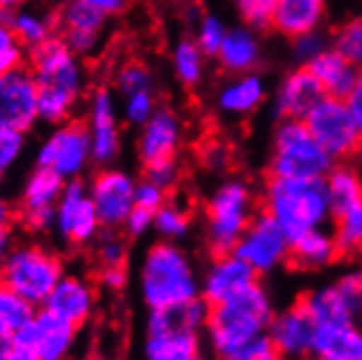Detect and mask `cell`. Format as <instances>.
<instances>
[{
    "label": "cell",
    "instance_id": "cell-1",
    "mask_svg": "<svg viewBox=\"0 0 362 360\" xmlns=\"http://www.w3.org/2000/svg\"><path fill=\"white\" fill-rule=\"evenodd\" d=\"M29 70L37 83L40 118L53 124L70 120L86 90V74L79 55L70 50L59 35H53L31 48Z\"/></svg>",
    "mask_w": 362,
    "mask_h": 360
},
{
    "label": "cell",
    "instance_id": "cell-2",
    "mask_svg": "<svg viewBox=\"0 0 362 360\" xmlns=\"http://www.w3.org/2000/svg\"><path fill=\"white\" fill-rule=\"evenodd\" d=\"M138 286L148 310H160L201 297V275L179 243L160 240L142 255Z\"/></svg>",
    "mask_w": 362,
    "mask_h": 360
},
{
    "label": "cell",
    "instance_id": "cell-3",
    "mask_svg": "<svg viewBox=\"0 0 362 360\" xmlns=\"http://www.w3.org/2000/svg\"><path fill=\"white\" fill-rule=\"evenodd\" d=\"M275 317V303L271 293L255 281L247 291L227 301L210 306L205 323V341L216 358L234 352L267 334Z\"/></svg>",
    "mask_w": 362,
    "mask_h": 360
},
{
    "label": "cell",
    "instance_id": "cell-4",
    "mask_svg": "<svg viewBox=\"0 0 362 360\" xmlns=\"http://www.w3.org/2000/svg\"><path fill=\"white\" fill-rule=\"evenodd\" d=\"M210 303L197 297L188 303L148 310L142 356L144 360L201 358V332L208 323Z\"/></svg>",
    "mask_w": 362,
    "mask_h": 360
},
{
    "label": "cell",
    "instance_id": "cell-5",
    "mask_svg": "<svg viewBox=\"0 0 362 360\" xmlns=\"http://www.w3.org/2000/svg\"><path fill=\"white\" fill-rule=\"evenodd\" d=\"M262 205L291 240L308 229L325 227L332 219L325 177H271Z\"/></svg>",
    "mask_w": 362,
    "mask_h": 360
},
{
    "label": "cell",
    "instance_id": "cell-6",
    "mask_svg": "<svg viewBox=\"0 0 362 360\" xmlns=\"http://www.w3.org/2000/svg\"><path fill=\"white\" fill-rule=\"evenodd\" d=\"M255 214V194L245 179L221 182L205 203V243L212 255L234 251Z\"/></svg>",
    "mask_w": 362,
    "mask_h": 360
},
{
    "label": "cell",
    "instance_id": "cell-7",
    "mask_svg": "<svg viewBox=\"0 0 362 360\" xmlns=\"http://www.w3.org/2000/svg\"><path fill=\"white\" fill-rule=\"evenodd\" d=\"M64 273V262L55 251L35 243H22L11 247L0 271V281L22 299L40 308Z\"/></svg>",
    "mask_w": 362,
    "mask_h": 360
},
{
    "label": "cell",
    "instance_id": "cell-8",
    "mask_svg": "<svg viewBox=\"0 0 362 360\" xmlns=\"http://www.w3.org/2000/svg\"><path fill=\"white\" fill-rule=\"evenodd\" d=\"M334 158L310 134L303 120L277 122L271 142V177H325Z\"/></svg>",
    "mask_w": 362,
    "mask_h": 360
},
{
    "label": "cell",
    "instance_id": "cell-9",
    "mask_svg": "<svg viewBox=\"0 0 362 360\" xmlns=\"http://www.w3.org/2000/svg\"><path fill=\"white\" fill-rule=\"evenodd\" d=\"M299 303L317 325H362V271L343 273L332 284L305 293Z\"/></svg>",
    "mask_w": 362,
    "mask_h": 360
},
{
    "label": "cell",
    "instance_id": "cell-10",
    "mask_svg": "<svg viewBox=\"0 0 362 360\" xmlns=\"http://www.w3.org/2000/svg\"><path fill=\"white\" fill-rule=\"evenodd\" d=\"M317 142L336 160H347L360 151L362 140L347 98L323 96L303 118Z\"/></svg>",
    "mask_w": 362,
    "mask_h": 360
},
{
    "label": "cell",
    "instance_id": "cell-11",
    "mask_svg": "<svg viewBox=\"0 0 362 360\" xmlns=\"http://www.w3.org/2000/svg\"><path fill=\"white\" fill-rule=\"evenodd\" d=\"M234 253L257 275H269L291 260V236L271 214L262 210L251 219L234 247Z\"/></svg>",
    "mask_w": 362,
    "mask_h": 360
},
{
    "label": "cell",
    "instance_id": "cell-12",
    "mask_svg": "<svg viewBox=\"0 0 362 360\" xmlns=\"http://www.w3.org/2000/svg\"><path fill=\"white\" fill-rule=\"evenodd\" d=\"M88 162H92V149L88 127L81 120L59 122L37 151V166L55 170L66 182L79 177Z\"/></svg>",
    "mask_w": 362,
    "mask_h": 360
},
{
    "label": "cell",
    "instance_id": "cell-13",
    "mask_svg": "<svg viewBox=\"0 0 362 360\" xmlns=\"http://www.w3.org/2000/svg\"><path fill=\"white\" fill-rule=\"evenodd\" d=\"M55 231L62 240L72 247H83L96 240L100 234V219L90 199L88 188L79 179H70L64 186V192L55 208Z\"/></svg>",
    "mask_w": 362,
    "mask_h": 360
},
{
    "label": "cell",
    "instance_id": "cell-14",
    "mask_svg": "<svg viewBox=\"0 0 362 360\" xmlns=\"http://www.w3.org/2000/svg\"><path fill=\"white\" fill-rule=\"evenodd\" d=\"M136 184L132 175L118 168H103L94 175L88 192L103 227L120 229L124 225L136 205Z\"/></svg>",
    "mask_w": 362,
    "mask_h": 360
},
{
    "label": "cell",
    "instance_id": "cell-15",
    "mask_svg": "<svg viewBox=\"0 0 362 360\" xmlns=\"http://www.w3.org/2000/svg\"><path fill=\"white\" fill-rule=\"evenodd\" d=\"M66 179L59 177L55 170L37 166L35 173L27 179L20 199L18 219L29 231L42 234V231L53 229L55 223V208L64 192Z\"/></svg>",
    "mask_w": 362,
    "mask_h": 360
},
{
    "label": "cell",
    "instance_id": "cell-16",
    "mask_svg": "<svg viewBox=\"0 0 362 360\" xmlns=\"http://www.w3.org/2000/svg\"><path fill=\"white\" fill-rule=\"evenodd\" d=\"M40 118L37 83L29 68H16L0 76V127L27 132Z\"/></svg>",
    "mask_w": 362,
    "mask_h": 360
},
{
    "label": "cell",
    "instance_id": "cell-17",
    "mask_svg": "<svg viewBox=\"0 0 362 360\" xmlns=\"http://www.w3.org/2000/svg\"><path fill=\"white\" fill-rule=\"evenodd\" d=\"M88 136L92 149V162L107 166L120 151V129L116 114V96L110 88L100 86L90 94L88 105Z\"/></svg>",
    "mask_w": 362,
    "mask_h": 360
},
{
    "label": "cell",
    "instance_id": "cell-18",
    "mask_svg": "<svg viewBox=\"0 0 362 360\" xmlns=\"http://www.w3.org/2000/svg\"><path fill=\"white\" fill-rule=\"evenodd\" d=\"M255 281H260V275L234 251L214 253L201 275V297L214 306L236 297L238 293L253 286Z\"/></svg>",
    "mask_w": 362,
    "mask_h": 360
},
{
    "label": "cell",
    "instance_id": "cell-19",
    "mask_svg": "<svg viewBox=\"0 0 362 360\" xmlns=\"http://www.w3.org/2000/svg\"><path fill=\"white\" fill-rule=\"evenodd\" d=\"M184 140V124L181 118L168 110L158 108L155 114L140 127L138 136V156L144 166L177 160V151Z\"/></svg>",
    "mask_w": 362,
    "mask_h": 360
},
{
    "label": "cell",
    "instance_id": "cell-20",
    "mask_svg": "<svg viewBox=\"0 0 362 360\" xmlns=\"http://www.w3.org/2000/svg\"><path fill=\"white\" fill-rule=\"evenodd\" d=\"M57 33L76 55H90L98 46L103 31H105L107 16H103L94 7L81 0H68L62 11L55 16Z\"/></svg>",
    "mask_w": 362,
    "mask_h": 360
},
{
    "label": "cell",
    "instance_id": "cell-21",
    "mask_svg": "<svg viewBox=\"0 0 362 360\" xmlns=\"http://www.w3.org/2000/svg\"><path fill=\"white\" fill-rule=\"evenodd\" d=\"M267 337L286 360H301L313 354L315 345V323L297 301L281 313H275Z\"/></svg>",
    "mask_w": 362,
    "mask_h": 360
},
{
    "label": "cell",
    "instance_id": "cell-22",
    "mask_svg": "<svg viewBox=\"0 0 362 360\" xmlns=\"http://www.w3.org/2000/svg\"><path fill=\"white\" fill-rule=\"evenodd\" d=\"M96 303H98V293L90 279L81 275L64 273V277L57 281L53 293L46 297L42 308L64 317L76 327H81L92 319Z\"/></svg>",
    "mask_w": 362,
    "mask_h": 360
},
{
    "label": "cell",
    "instance_id": "cell-23",
    "mask_svg": "<svg viewBox=\"0 0 362 360\" xmlns=\"http://www.w3.org/2000/svg\"><path fill=\"white\" fill-rule=\"evenodd\" d=\"M323 96L325 92L313 72L305 66H297L277 83L273 96V112L279 120H303Z\"/></svg>",
    "mask_w": 362,
    "mask_h": 360
},
{
    "label": "cell",
    "instance_id": "cell-24",
    "mask_svg": "<svg viewBox=\"0 0 362 360\" xmlns=\"http://www.w3.org/2000/svg\"><path fill=\"white\" fill-rule=\"evenodd\" d=\"M267 81L257 70L231 74L216 92V108L225 116L243 118L260 110L267 100Z\"/></svg>",
    "mask_w": 362,
    "mask_h": 360
},
{
    "label": "cell",
    "instance_id": "cell-25",
    "mask_svg": "<svg viewBox=\"0 0 362 360\" xmlns=\"http://www.w3.org/2000/svg\"><path fill=\"white\" fill-rule=\"evenodd\" d=\"M33 330H35V345L33 354L42 360H68L74 345L79 327L66 321L64 317L40 308L33 317Z\"/></svg>",
    "mask_w": 362,
    "mask_h": 360
},
{
    "label": "cell",
    "instance_id": "cell-26",
    "mask_svg": "<svg viewBox=\"0 0 362 360\" xmlns=\"http://www.w3.org/2000/svg\"><path fill=\"white\" fill-rule=\"evenodd\" d=\"M327 18V0H277L271 29L281 37L295 40L323 27Z\"/></svg>",
    "mask_w": 362,
    "mask_h": 360
},
{
    "label": "cell",
    "instance_id": "cell-27",
    "mask_svg": "<svg viewBox=\"0 0 362 360\" xmlns=\"http://www.w3.org/2000/svg\"><path fill=\"white\" fill-rule=\"evenodd\" d=\"M214 59L229 74H243V72L257 70V66L262 62L260 31L247 27V24L229 27L225 42L221 44Z\"/></svg>",
    "mask_w": 362,
    "mask_h": 360
},
{
    "label": "cell",
    "instance_id": "cell-28",
    "mask_svg": "<svg viewBox=\"0 0 362 360\" xmlns=\"http://www.w3.org/2000/svg\"><path fill=\"white\" fill-rule=\"evenodd\" d=\"M323 88L325 96L349 98L358 86V66L343 57L336 48H327L305 66Z\"/></svg>",
    "mask_w": 362,
    "mask_h": 360
},
{
    "label": "cell",
    "instance_id": "cell-29",
    "mask_svg": "<svg viewBox=\"0 0 362 360\" xmlns=\"http://www.w3.org/2000/svg\"><path fill=\"white\" fill-rule=\"evenodd\" d=\"M341 255L339 245L329 229L315 227L291 240V260L301 271H321Z\"/></svg>",
    "mask_w": 362,
    "mask_h": 360
},
{
    "label": "cell",
    "instance_id": "cell-30",
    "mask_svg": "<svg viewBox=\"0 0 362 360\" xmlns=\"http://www.w3.org/2000/svg\"><path fill=\"white\" fill-rule=\"evenodd\" d=\"M313 352L329 360H362V325H317Z\"/></svg>",
    "mask_w": 362,
    "mask_h": 360
},
{
    "label": "cell",
    "instance_id": "cell-31",
    "mask_svg": "<svg viewBox=\"0 0 362 360\" xmlns=\"http://www.w3.org/2000/svg\"><path fill=\"white\" fill-rule=\"evenodd\" d=\"M3 16L9 22V27L16 33V37L20 40V44L29 50L44 44L46 40H50L57 33L55 16H46L35 9H20V7L13 11H7Z\"/></svg>",
    "mask_w": 362,
    "mask_h": 360
},
{
    "label": "cell",
    "instance_id": "cell-32",
    "mask_svg": "<svg viewBox=\"0 0 362 360\" xmlns=\"http://www.w3.org/2000/svg\"><path fill=\"white\" fill-rule=\"evenodd\" d=\"M332 234L341 255H354L362 251V199L332 210Z\"/></svg>",
    "mask_w": 362,
    "mask_h": 360
},
{
    "label": "cell",
    "instance_id": "cell-33",
    "mask_svg": "<svg viewBox=\"0 0 362 360\" xmlns=\"http://www.w3.org/2000/svg\"><path fill=\"white\" fill-rule=\"evenodd\" d=\"M35 313L37 308L33 303L22 299L16 291L0 281V349H5L11 343L13 334L24 323H29Z\"/></svg>",
    "mask_w": 362,
    "mask_h": 360
},
{
    "label": "cell",
    "instance_id": "cell-34",
    "mask_svg": "<svg viewBox=\"0 0 362 360\" xmlns=\"http://www.w3.org/2000/svg\"><path fill=\"white\" fill-rule=\"evenodd\" d=\"M205 55L194 42V37H184L179 40L173 48V72L177 76V81L186 88H194L203 81L205 76Z\"/></svg>",
    "mask_w": 362,
    "mask_h": 360
},
{
    "label": "cell",
    "instance_id": "cell-35",
    "mask_svg": "<svg viewBox=\"0 0 362 360\" xmlns=\"http://www.w3.org/2000/svg\"><path fill=\"white\" fill-rule=\"evenodd\" d=\"M192 219L184 205H179L175 201H166L162 208L155 212L153 219V229L158 231L162 240L179 243L190 234Z\"/></svg>",
    "mask_w": 362,
    "mask_h": 360
},
{
    "label": "cell",
    "instance_id": "cell-36",
    "mask_svg": "<svg viewBox=\"0 0 362 360\" xmlns=\"http://www.w3.org/2000/svg\"><path fill=\"white\" fill-rule=\"evenodd\" d=\"M332 48H336L351 64L362 66V16L343 22L332 35Z\"/></svg>",
    "mask_w": 362,
    "mask_h": 360
},
{
    "label": "cell",
    "instance_id": "cell-37",
    "mask_svg": "<svg viewBox=\"0 0 362 360\" xmlns=\"http://www.w3.org/2000/svg\"><path fill=\"white\" fill-rule=\"evenodd\" d=\"M96 262L98 269L103 267H124L127 265V243L118 234V229H107L103 227L100 234L96 236Z\"/></svg>",
    "mask_w": 362,
    "mask_h": 360
},
{
    "label": "cell",
    "instance_id": "cell-38",
    "mask_svg": "<svg viewBox=\"0 0 362 360\" xmlns=\"http://www.w3.org/2000/svg\"><path fill=\"white\" fill-rule=\"evenodd\" d=\"M227 31H229V27L225 24L223 18H218L216 13H205V16H201V20L197 22L194 42L199 44V48H201L208 57H216L221 44L225 42Z\"/></svg>",
    "mask_w": 362,
    "mask_h": 360
},
{
    "label": "cell",
    "instance_id": "cell-39",
    "mask_svg": "<svg viewBox=\"0 0 362 360\" xmlns=\"http://www.w3.org/2000/svg\"><path fill=\"white\" fill-rule=\"evenodd\" d=\"M275 3L277 0H234V9L243 24L255 31H264L271 29Z\"/></svg>",
    "mask_w": 362,
    "mask_h": 360
},
{
    "label": "cell",
    "instance_id": "cell-40",
    "mask_svg": "<svg viewBox=\"0 0 362 360\" xmlns=\"http://www.w3.org/2000/svg\"><path fill=\"white\" fill-rule=\"evenodd\" d=\"M114 86H116L120 96H129V94H134V92H142V90H153L155 88L151 70L144 64H140V62L124 64L116 72Z\"/></svg>",
    "mask_w": 362,
    "mask_h": 360
},
{
    "label": "cell",
    "instance_id": "cell-41",
    "mask_svg": "<svg viewBox=\"0 0 362 360\" xmlns=\"http://www.w3.org/2000/svg\"><path fill=\"white\" fill-rule=\"evenodd\" d=\"M24 64V46L11 31L9 22L0 13V76Z\"/></svg>",
    "mask_w": 362,
    "mask_h": 360
},
{
    "label": "cell",
    "instance_id": "cell-42",
    "mask_svg": "<svg viewBox=\"0 0 362 360\" xmlns=\"http://www.w3.org/2000/svg\"><path fill=\"white\" fill-rule=\"evenodd\" d=\"M293 42V59L297 62V66H308L313 59H317L323 50H327L332 46V37H327L321 29L313 31V33H303Z\"/></svg>",
    "mask_w": 362,
    "mask_h": 360
},
{
    "label": "cell",
    "instance_id": "cell-43",
    "mask_svg": "<svg viewBox=\"0 0 362 360\" xmlns=\"http://www.w3.org/2000/svg\"><path fill=\"white\" fill-rule=\"evenodd\" d=\"M124 98V118L129 124L142 127L153 114L158 110V103H155V90H142V92H134Z\"/></svg>",
    "mask_w": 362,
    "mask_h": 360
},
{
    "label": "cell",
    "instance_id": "cell-44",
    "mask_svg": "<svg viewBox=\"0 0 362 360\" xmlns=\"http://www.w3.org/2000/svg\"><path fill=\"white\" fill-rule=\"evenodd\" d=\"M218 360H286L279 352L277 347L271 343V339L267 337H260V339H255L234 352H229L225 356H221Z\"/></svg>",
    "mask_w": 362,
    "mask_h": 360
},
{
    "label": "cell",
    "instance_id": "cell-45",
    "mask_svg": "<svg viewBox=\"0 0 362 360\" xmlns=\"http://www.w3.org/2000/svg\"><path fill=\"white\" fill-rule=\"evenodd\" d=\"M24 151V132L0 127V170L11 168Z\"/></svg>",
    "mask_w": 362,
    "mask_h": 360
},
{
    "label": "cell",
    "instance_id": "cell-46",
    "mask_svg": "<svg viewBox=\"0 0 362 360\" xmlns=\"http://www.w3.org/2000/svg\"><path fill=\"white\" fill-rule=\"evenodd\" d=\"M166 201H168V190L151 182V179L144 177L142 182L136 184V205H140V208L158 212Z\"/></svg>",
    "mask_w": 362,
    "mask_h": 360
},
{
    "label": "cell",
    "instance_id": "cell-47",
    "mask_svg": "<svg viewBox=\"0 0 362 360\" xmlns=\"http://www.w3.org/2000/svg\"><path fill=\"white\" fill-rule=\"evenodd\" d=\"M144 177L155 182L158 186L170 190L177 179H179V166H177V160H166V162H158V164H151V166H144Z\"/></svg>",
    "mask_w": 362,
    "mask_h": 360
},
{
    "label": "cell",
    "instance_id": "cell-48",
    "mask_svg": "<svg viewBox=\"0 0 362 360\" xmlns=\"http://www.w3.org/2000/svg\"><path fill=\"white\" fill-rule=\"evenodd\" d=\"M153 219H155V212H151L146 208H140V205H134V210L129 212L122 229L132 238H142L144 234H148V231L153 229Z\"/></svg>",
    "mask_w": 362,
    "mask_h": 360
},
{
    "label": "cell",
    "instance_id": "cell-49",
    "mask_svg": "<svg viewBox=\"0 0 362 360\" xmlns=\"http://www.w3.org/2000/svg\"><path fill=\"white\" fill-rule=\"evenodd\" d=\"M201 160H203V164L208 166L210 170H214V173H223V170L229 166V162H231V153H229V149H227L225 144H221V142H212V144L205 146Z\"/></svg>",
    "mask_w": 362,
    "mask_h": 360
},
{
    "label": "cell",
    "instance_id": "cell-50",
    "mask_svg": "<svg viewBox=\"0 0 362 360\" xmlns=\"http://www.w3.org/2000/svg\"><path fill=\"white\" fill-rule=\"evenodd\" d=\"M98 281H100V286H105L107 291L118 293V291H124L129 275L124 267H103L98 269Z\"/></svg>",
    "mask_w": 362,
    "mask_h": 360
},
{
    "label": "cell",
    "instance_id": "cell-51",
    "mask_svg": "<svg viewBox=\"0 0 362 360\" xmlns=\"http://www.w3.org/2000/svg\"><path fill=\"white\" fill-rule=\"evenodd\" d=\"M81 3L94 7L96 11H100L103 16H118L127 9L129 0H81Z\"/></svg>",
    "mask_w": 362,
    "mask_h": 360
},
{
    "label": "cell",
    "instance_id": "cell-52",
    "mask_svg": "<svg viewBox=\"0 0 362 360\" xmlns=\"http://www.w3.org/2000/svg\"><path fill=\"white\" fill-rule=\"evenodd\" d=\"M0 360H42V358L35 356L33 352H24V349L7 345L5 349H0Z\"/></svg>",
    "mask_w": 362,
    "mask_h": 360
},
{
    "label": "cell",
    "instance_id": "cell-53",
    "mask_svg": "<svg viewBox=\"0 0 362 360\" xmlns=\"http://www.w3.org/2000/svg\"><path fill=\"white\" fill-rule=\"evenodd\" d=\"M347 100H349V108H351L354 120H356L358 132H360V140H362V92L354 90V94H351Z\"/></svg>",
    "mask_w": 362,
    "mask_h": 360
},
{
    "label": "cell",
    "instance_id": "cell-54",
    "mask_svg": "<svg viewBox=\"0 0 362 360\" xmlns=\"http://www.w3.org/2000/svg\"><path fill=\"white\" fill-rule=\"evenodd\" d=\"M13 247V238H11V231L9 229H3L0 231V271H3V265L7 260V255Z\"/></svg>",
    "mask_w": 362,
    "mask_h": 360
},
{
    "label": "cell",
    "instance_id": "cell-55",
    "mask_svg": "<svg viewBox=\"0 0 362 360\" xmlns=\"http://www.w3.org/2000/svg\"><path fill=\"white\" fill-rule=\"evenodd\" d=\"M13 221V210H11V205L5 201V199H0V231L3 229H9Z\"/></svg>",
    "mask_w": 362,
    "mask_h": 360
},
{
    "label": "cell",
    "instance_id": "cell-56",
    "mask_svg": "<svg viewBox=\"0 0 362 360\" xmlns=\"http://www.w3.org/2000/svg\"><path fill=\"white\" fill-rule=\"evenodd\" d=\"M27 0H0V13H7V11H13L18 7H22Z\"/></svg>",
    "mask_w": 362,
    "mask_h": 360
},
{
    "label": "cell",
    "instance_id": "cell-57",
    "mask_svg": "<svg viewBox=\"0 0 362 360\" xmlns=\"http://www.w3.org/2000/svg\"><path fill=\"white\" fill-rule=\"evenodd\" d=\"M301 360H329V358H325V356H321V354H308V356H303Z\"/></svg>",
    "mask_w": 362,
    "mask_h": 360
},
{
    "label": "cell",
    "instance_id": "cell-58",
    "mask_svg": "<svg viewBox=\"0 0 362 360\" xmlns=\"http://www.w3.org/2000/svg\"><path fill=\"white\" fill-rule=\"evenodd\" d=\"M358 92H362V66H358V86H356Z\"/></svg>",
    "mask_w": 362,
    "mask_h": 360
},
{
    "label": "cell",
    "instance_id": "cell-59",
    "mask_svg": "<svg viewBox=\"0 0 362 360\" xmlns=\"http://www.w3.org/2000/svg\"><path fill=\"white\" fill-rule=\"evenodd\" d=\"M92 360H118V358H114V356H96Z\"/></svg>",
    "mask_w": 362,
    "mask_h": 360
},
{
    "label": "cell",
    "instance_id": "cell-60",
    "mask_svg": "<svg viewBox=\"0 0 362 360\" xmlns=\"http://www.w3.org/2000/svg\"><path fill=\"white\" fill-rule=\"evenodd\" d=\"M72 360H92L90 356H79V358H72Z\"/></svg>",
    "mask_w": 362,
    "mask_h": 360
},
{
    "label": "cell",
    "instance_id": "cell-61",
    "mask_svg": "<svg viewBox=\"0 0 362 360\" xmlns=\"http://www.w3.org/2000/svg\"><path fill=\"white\" fill-rule=\"evenodd\" d=\"M0 177H3V170H0Z\"/></svg>",
    "mask_w": 362,
    "mask_h": 360
},
{
    "label": "cell",
    "instance_id": "cell-62",
    "mask_svg": "<svg viewBox=\"0 0 362 360\" xmlns=\"http://www.w3.org/2000/svg\"><path fill=\"white\" fill-rule=\"evenodd\" d=\"M197 360H201V358H197Z\"/></svg>",
    "mask_w": 362,
    "mask_h": 360
}]
</instances>
